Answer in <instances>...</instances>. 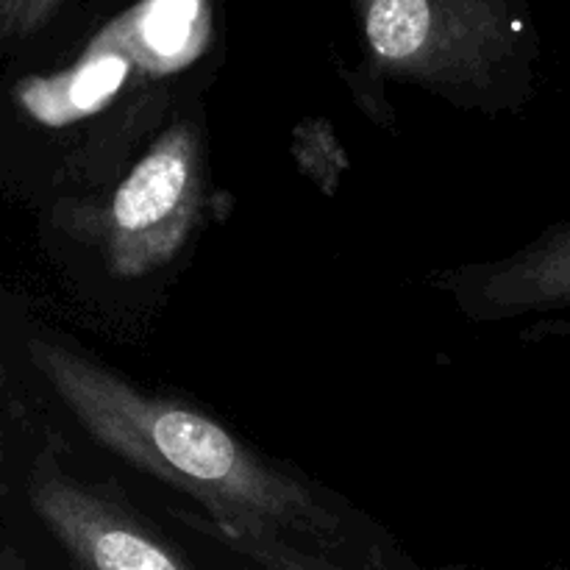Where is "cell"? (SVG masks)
<instances>
[{"label": "cell", "instance_id": "cell-1", "mask_svg": "<svg viewBox=\"0 0 570 570\" xmlns=\"http://www.w3.org/2000/svg\"><path fill=\"white\" fill-rule=\"evenodd\" d=\"M28 356L100 449L198 501L223 540L271 570H315L282 540L337 534V518L304 482L267 465L212 417L142 393L72 345L33 337Z\"/></svg>", "mask_w": 570, "mask_h": 570}, {"label": "cell", "instance_id": "cell-2", "mask_svg": "<svg viewBox=\"0 0 570 570\" xmlns=\"http://www.w3.org/2000/svg\"><path fill=\"white\" fill-rule=\"evenodd\" d=\"M376 72L426 87H484L515 45L507 0H356Z\"/></svg>", "mask_w": 570, "mask_h": 570}, {"label": "cell", "instance_id": "cell-3", "mask_svg": "<svg viewBox=\"0 0 570 570\" xmlns=\"http://www.w3.org/2000/svg\"><path fill=\"white\" fill-rule=\"evenodd\" d=\"M204 154L193 122L167 128L117 184L100 220L106 267L139 278L176 259L204 212Z\"/></svg>", "mask_w": 570, "mask_h": 570}, {"label": "cell", "instance_id": "cell-4", "mask_svg": "<svg viewBox=\"0 0 570 570\" xmlns=\"http://www.w3.org/2000/svg\"><path fill=\"white\" fill-rule=\"evenodd\" d=\"M28 501L83 570H193L115 501L70 476L53 451L33 462Z\"/></svg>", "mask_w": 570, "mask_h": 570}, {"label": "cell", "instance_id": "cell-5", "mask_svg": "<svg viewBox=\"0 0 570 570\" xmlns=\"http://www.w3.org/2000/svg\"><path fill=\"white\" fill-rule=\"evenodd\" d=\"M479 295L504 315L570 306V223L493 267Z\"/></svg>", "mask_w": 570, "mask_h": 570}, {"label": "cell", "instance_id": "cell-6", "mask_svg": "<svg viewBox=\"0 0 570 570\" xmlns=\"http://www.w3.org/2000/svg\"><path fill=\"white\" fill-rule=\"evenodd\" d=\"M65 0H0V37L28 39L42 31Z\"/></svg>", "mask_w": 570, "mask_h": 570}, {"label": "cell", "instance_id": "cell-7", "mask_svg": "<svg viewBox=\"0 0 570 570\" xmlns=\"http://www.w3.org/2000/svg\"><path fill=\"white\" fill-rule=\"evenodd\" d=\"M0 471H3V432H0Z\"/></svg>", "mask_w": 570, "mask_h": 570}]
</instances>
